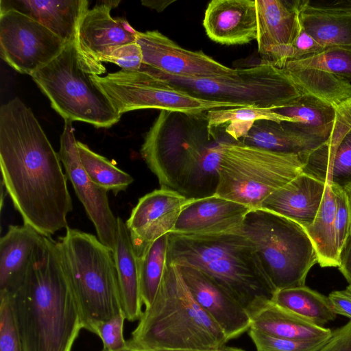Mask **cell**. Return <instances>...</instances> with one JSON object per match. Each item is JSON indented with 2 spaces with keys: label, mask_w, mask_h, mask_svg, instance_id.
<instances>
[{
  "label": "cell",
  "mask_w": 351,
  "mask_h": 351,
  "mask_svg": "<svg viewBox=\"0 0 351 351\" xmlns=\"http://www.w3.org/2000/svg\"><path fill=\"white\" fill-rule=\"evenodd\" d=\"M137 42L143 53V64L167 75L184 78H213L230 75V68L202 51H191L158 30L138 32Z\"/></svg>",
  "instance_id": "9a60e30c"
},
{
  "label": "cell",
  "mask_w": 351,
  "mask_h": 351,
  "mask_svg": "<svg viewBox=\"0 0 351 351\" xmlns=\"http://www.w3.org/2000/svg\"><path fill=\"white\" fill-rule=\"evenodd\" d=\"M338 268L351 287V232L340 252Z\"/></svg>",
  "instance_id": "f6af8a7d"
},
{
  "label": "cell",
  "mask_w": 351,
  "mask_h": 351,
  "mask_svg": "<svg viewBox=\"0 0 351 351\" xmlns=\"http://www.w3.org/2000/svg\"><path fill=\"white\" fill-rule=\"evenodd\" d=\"M282 69H311L326 71L351 82V46H334L319 53L287 61Z\"/></svg>",
  "instance_id": "d590c367"
},
{
  "label": "cell",
  "mask_w": 351,
  "mask_h": 351,
  "mask_svg": "<svg viewBox=\"0 0 351 351\" xmlns=\"http://www.w3.org/2000/svg\"><path fill=\"white\" fill-rule=\"evenodd\" d=\"M243 144L266 150L308 156L325 142L295 130L285 122L256 121L247 134L240 141Z\"/></svg>",
  "instance_id": "83f0119b"
},
{
  "label": "cell",
  "mask_w": 351,
  "mask_h": 351,
  "mask_svg": "<svg viewBox=\"0 0 351 351\" xmlns=\"http://www.w3.org/2000/svg\"><path fill=\"white\" fill-rule=\"evenodd\" d=\"M44 237L27 225L9 226L0 239V293H9L21 284L36 260Z\"/></svg>",
  "instance_id": "7402d4cb"
},
{
  "label": "cell",
  "mask_w": 351,
  "mask_h": 351,
  "mask_svg": "<svg viewBox=\"0 0 351 351\" xmlns=\"http://www.w3.org/2000/svg\"><path fill=\"white\" fill-rule=\"evenodd\" d=\"M92 80L121 115L130 111L151 108L197 114L215 109L239 107L231 103L195 97L143 64L139 70L121 69L103 77L93 75Z\"/></svg>",
  "instance_id": "8fae6325"
},
{
  "label": "cell",
  "mask_w": 351,
  "mask_h": 351,
  "mask_svg": "<svg viewBox=\"0 0 351 351\" xmlns=\"http://www.w3.org/2000/svg\"><path fill=\"white\" fill-rule=\"evenodd\" d=\"M284 70L304 94L313 95L335 108L351 99V82L342 77L311 69Z\"/></svg>",
  "instance_id": "1f68e13d"
},
{
  "label": "cell",
  "mask_w": 351,
  "mask_h": 351,
  "mask_svg": "<svg viewBox=\"0 0 351 351\" xmlns=\"http://www.w3.org/2000/svg\"><path fill=\"white\" fill-rule=\"evenodd\" d=\"M167 261L206 273L228 289L250 316L276 291L254 247L242 232L206 236L169 234Z\"/></svg>",
  "instance_id": "277c9868"
},
{
  "label": "cell",
  "mask_w": 351,
  "mask_h": 351,
  "mask_svg": "<svg viewBox=\"0 0 351 351\" xmlns=\"http://www.w3.org/2000/svg\"><path fill=\"white\" fill-rule=\"evenodd\" d=\"M178 267L195 301L222 329L228 340L249 330L250 314L228 289L199 269L186 265Z\"/></svg>",
  "instance_id": "ac0fdd59"
},
{
  "label": "cell",
  "mask_w": 351,
  "mask_h": 351,
  "mask_svg": "<svg viewBox=\"0 0 351 351\" xmlns=\"http://www.w3.org/2000/svg\"><path fill=\"white\" fill-rule=\"evenodd\" d=\"M317 351H351V319L332 332L330 337Z\"/></svg>",
  "instance_id": "b9f144b4"
},
{
  "label": "cell",
  "mask_w": 351,
  "mask_h": 351,
  "mask_svg": "<svg viewBox=\"0 0 351 351\" xmlns=\"http://www.w3.org/2000/svg\"><path fill=\"white\" fill-rule=\"evenodd\" d=\"M0 351H23L8 296L0 293Z\"/></svg>",
  "instance_id": "ab89813d"
},
{
  "label": "cell",
  "mask_w": 351,
  "mask_h": 351,
  "mask_svg": "<svg viewBox=\"0 0 351 351\" xmlns=\"http://www.w3.org/2000/svg\"><path fill=\"white\" fill-rule=\"evenodd\" d=\"M169 234L153 241L138 257L141 295L145 308L154 300L163 277L167 263Z\"/></svg>",
  "instance_id": "836d02e7"
},
{
  "label": "cell",
  "mask_w": 351,
  "mask_h": 351,
  "mask_svg": "<svg viewBox=\"0 0 351 351\" xmlns=\"http://www.w3.org/2000/svg\"><path fill=\"white\" fill-rule=\"evenodd\" d=\"M333 311L351 319V298L343 291H335L328 296Z\"/></svg>",
  "instance_id": "ee69618b"
},
{
  "label": "cell",
  "mask_w": 351,
  "mask_h": 351,
  "mask_svg": "<svg viewBox=\"0 0 351 351\" xmlns=\"http://www.w3.org/2000/svg\"><path fill=\"white\" fill-rule=\"evenodd\" d=\"M106 62H112L121 69L139 70L143 66V53L137 41L123 45L114 49Z\"/></svg>",
  "instance_id": "60d3db41"
},
{
  "label": "cell",
  "mask_w": 351,
  "mask_h": 351,
  "mask_svg": "<svg viewBox=\"0 0 351 351\" xmlns=\"http://www.w3.org/2000/svg\"><path fill=\"white\" fill-rule=\"evenodd\" d=\"M273 110L289 119L287 124L295 130L324 142L331 134L337 114V108L308 94Z\"/></svg>",
  "instance_id": "f1b7e54d"
},
{
  "label": "cell",
  "mask_w": 351,
  "mask_h": 351,
  "mask_svg": "<svg viewBox=\"0 0 351 351\" xmlns=\"http://www.w3.org/2000/svg\"><path fill=\"white\" fill-rule=\"evenodd\" d=\"M101 351H108V350H106V349L103 348L101 350ZM122 351H132V350L128 348V349L122 350Z\"/></svg>",
  "instance_id": "f907efd6"
},
{
  "label": "cell",
  "mask_w": 351,
  "mask_h": 351,
  "mask_svg": "<svg viewBox=\"0 0 351 351\" xmlns=\"http://www.w3.org/2000/svg\"><path fill=\"white\" fill-rule=\"evenodd\" d=\"M72 121H64L59 155L67 179L93 223L97 238L113 251L117 232V217L113 215L106 190L96 185L84 171L80 160Z\"/></svg>",
  "instance_id": "4fadbf2b"
},
{
  "label": "cell",
  "mask_w": 351,
  "mask_h": 351,
  "mask_svg": "<svg viewBox=\"0 0 351 351\" xmlns=\"http://www.w3.org/2000/svg\"><path fill=\"white\" fill-rule=\"evenodd\" d=\"M241 232L254 247L276 290L305 285L309 270L317 263V256L302 226L258 208L247 213Z\"/></svg>",
  "instance_id": "ba28073f"
},
{
  "label": "cell",
  "mask_w": 351,
  "mask_h": 351,
  "mask_svg": "<svg viewBox=\"0 0 351 351\" xmlns=\"http://www.w3.org/2000/svg\"><path fill=\"white\" fill-rule=\"evenodd\" d=\"M119 1H104L88 9L77 27L75 44L82 59L97 75L106 72L102 62L116 48L137 41L138 31L123 19H114L112 7Z\"/></svg>",
  "instance_id": "5bb4252c"
},
{
  "label": "cell",
  "mask_w": 351,
  "mask_h": 351,
  "mask_svg": "<svg viewBox=\"0 0 351 351\" xmlns=\"http://www.w3.org/2000/svg\"><path fill=\"white\" fill-rule=\"evenodd\" d=\"M248 334L257 351H317L328 339L299 341L271 336L253 328Z\"/></svg>",
  "instance_id": "8d00e7d4"
},
{
  "label": "cell",
  "mask_w": 351,
  "mask_h": 351,
  "mask_svg": "<svg viewBox=\"0 0 351 351\" xmlns=\"http://www.w3.org/2000/svg\"><path fill=\"white\" fill-rule=\"evenodd\" d=\"M271 302L317 326L324 327L336 317L328 297L308 287L276 290Z\"/></svg>",
  "instance_id": "4dcf8cb0"
},
{
  "label": "cell",
  "mask_w": 351,
  "mask_h": 351,
  "mask_svg": "<svg viewBox=\"0 0 351 351\" xmlns=\"http://www.w3.org/2000/svg\"><path fill=\"white\" fill-rule=\"evenodd\" d=\"M59 154L32 110L15 97L0 108L1 183L23 224L45 237L68 227L73 210Z\"/></svg>",
  "instance_id": "6da1fadb"
},
{
  "label": "cell",
  "mask_w": 351,
  "mask_h": 351,
  "mask_svg": "<svg viewBox=\"0 0 351 351\" xmlns=\"http://www.w3.org/2000/svg\"><path fill=\"white\" fill-rule=\"evenodd\" d=\"M344 190L348 197L351 205V186L346 187Z\"/></svg>",
  "instance_id": "c3c4849f"
},
{
  "label": "cell",
  "mask_w": 351,
  "mask_h": 351,
  "mask_svg": "<svg viewBox=\"0 0 351 351\" xmlns=\"http://www.w3.org/2000/svg\"><path fill=\"white\" fill-rule=\"evenodd\" d=\"M13 9L38 22L66 43L75 40L86 0H1L0 10Z\"/></svg>",
  "instance_id": "d4e9b609"
},
{
  "label": "cell",
  "mask_w": 351,
  "mask_h": 351,
  "mask_svg": "<svg viewBox=\"0 0 351 351\" xmlns=\"http://www.w3.org/2000/svg\"><path fill=\"white\" fill-rule=\"evenodd\" d=\"M302 29L324 49L351 46V1L299 0Z\"/></svg>",
  "instance_id": "603a6c76"
},
{
  "label": "cell",
  "mask_w": 351,
  "mask_h": 351,
  "mask_svg": "<svg viewBox=\"0 0 351 351\" xmlns=\"http://www.w3.org/2000/svg\"><path fill=\"white\" fill-rule=\"evenodd\" d=\"M80 162L90 178L98 186L117 195L125 191L133 178L119 169L105 157L92 151L86 145L77 142Z\"/></svg>",
  "instance_id": "e575fe53"
},
{
  "label": "cell",
  "mask_w": 351,
  "mask_h": 351,
  "mask_svg": "<svg viewBox=\"0 0 351 351\" xmlns=\"http://www.w3.org/2000/svg\"><path fill=\"white\" fill-rule=\"evenodd\" d=\"M126 319L124 313L111 319L95 323L90 332L101 340L103 348L108 351H122L128 348V341L123 337V324Z\"/></svg>",
  "instance_id": "74e56055"
},
{
  "label": "cell",
  "mask_w": 351,
  "mask_h": 351,
  "mask_svg": "<svg viewBox=\"0 0 351 351\" xmlns=\"http://www.w3.org/2000/svg\"><path fill=\"white\" fill-rule=\"evenodd\" d=\"M344 291L351 298V287L348 286Z\"/></svg>",
  "instance_id": "681fc988"
},
{
  "label": "cell",
  "mask_w": 351,
  "mask_h": 351,
  "mask_svg": "<svg viewBox=\"0 0 351 351\" xmlns=\"http://www.w3.org/2000/svg\"><path fill=\"white\" fill-rule=\"evenodd\" d=\"M6 294L23 351H72L85 322L51 237H44L27 275Z\"/></svg>",
  "instance_id": "7a4b0ae2"
},
{
  "label": "cell",
  "mask_w": 351,
  "mask_h": 351,
  "mask_svg": "<svg viewBox=\"0 0 351 351\" xmlns=\"http://www.w3.org/2000/svg\"><path fill=\"white\" fill-rule=\"evenodd\" d=\"M59 256L77 302L85 329L123 313L113 252L99 239L69 226L56 241Z\"/></svg>",
  "instance_id": "8992f818"
},
{
  "label": "cell",
  "mask_w": 351,
  "mask_h": 351,
  "mask_svg": "<svg viewBox=\"0 0 351 351\" xmlns=\"http://www.w3.org/2000/svg\"><path fill=\"white\" fill-rule=\"evenodd\" d=\"M320 208L313 221L304 228L311 239L322 267H338L339 255L335 243V197L332 186L326 183Z\"/></svg>",
  "instance_id": "f546056e"
},
{
  "label": "cell",
  "mask_w": 351,
  "mask_h": 351,
  "mask_svg": "<svg viewBox=\"0 0 351 351\" xmlns=\"http://www.w3.org/2000/svg\"><path fill=\"white\" fill-rule=\"evenodd\" d=\"M93 75L75 40L66 43L60 53L32 77L64 121L108 128L117 123L121 114L93 82Z\"/></svg>",
  "instance_id": "9c48e42d"
},
{
  "label": "cell",
  "mask_w": 351,
  "mask_h": 351,
  "mask_svg": "<svg viewBox=\"0 0 351 351\" xmlns=\"http://www.w3.org/2000/svg\"><path fill=\"white\" fill-rule=\"evenodd\" d=\"M174 1H142L141 3L146 7L154 9L158 12L165 10L169 5Z\"/></svg>",
  "instance_id": "7dc6e473"
},
{
  "label": "cell",
  "mask_w": 351,
  "mask_h": 351,
  "mask_svg": "<svg viewBox=\"0 0 351 351\" xmlns=\"http://www.w3.org/2000/svg\"><path fill=\"white\" fill-rule=\"evenodd\" d=\"M117 232L112 251L119 284L123 311L126 319H140L143 312L138 256L125 222L117 217Z\"/></svg>",
  "instance_id": "484cf974"
},
{
  "label": "cell",
  "mask_w": 351,
  "mask_h": 351,
  "mask_svg": "<svg viewBox=\"0 0 351 351\" xmlns=\"http://www.w3.org/2000/svg\"><path fill=\"white\" fill-rule=\"evenodd\" d=\"M203 26L208 38L221 45H243L256 40L255 0H213L206 9Z\"/></svg>",
  "instance_id": "44dd1931"
},
{
  "label": "cell",
  "mask_w": 351,
  "mask_h": 351,
  "mask_svg": "<svg viewBox=\"0 0 351 351\" xmlns=\"http://www.w3.org/2000/svg\"><path fill=\"white\" fill-rule=\"evenodd\" d=\"M148 69L195 97L239 107L278 108L289 105L304 94L282 68L265 62L237 69L230 75L213 78H184Z\"/></svg>",
  "instance_id": "30bf717a"
},
{
  "label": "cell",
  "mask_w": 351,
  "mask_h": 351,
  "mask_svg": "<svg viewBox=\"0 0 351 351\" xmlns=\"http://www.w3.org/2000/svg\"><path fill=\"white\" fill-rule=\"evenodd\" d=\"M250 328L280 338L322 341L328 339L332 332L301 318L271 300L250 314Z\"/></svg>",
  "instance_id": "4316f807"
},
{
  "label": "cell",
  "mask_w": 351,
  "mask_h": 351,
  "mask_svg": "<svg viewBox=\"0 0 351 351\" xmlns=\"http://www.w3.org/2000/svg\"><path fill=\"white\" fill-rule=\"evenodd\" d=\"M132 351H245L244 350L239 348L229 347L224 346L219 348L208 349V350H199V349H180V348H129Z\"/></svg>",
  "instance_id": "bcb514c9"
},
{
  "label": "cell",
  "mask_w": 351,
  "mask_h": 351,
  "mask_svg": "<svg viewBox=\"0 0 351 351\" xmlns=\"http://www.w3.org/2000/svg\"><path fill=\"white\" fill-rule=\"evenodd\" d=\"M188 199L176 191L161 187L138 199L125 222L138 257L153 241L172 232Z\"/></svg>",
  "instance_id": "e0dca14e"
},
{
  "label": "cell",
  "mask_w": 351,
  "mask_h": 351,
  "mask_svg": "<svg viewBox=\"0 0 351 351\" xmlns=\"http://www.w3.org/2000/svg\"><path fill=\"white\" fill-rule=\"evenodd\" d=\"M326 184L323 180L303 171L269 195L260 208L287 217L305 228L317 215Z\"/></svg>",
  "instance_id": "cb8c5ba5"
},
{
  "label": "cell",
  "mask_w": 351,
  "mask_h": 351,
  "mask_svg": "<svg viewBox=\"0 0 351 351\" xmlns=\"http://www.w3.org/2000/svg\"><path fill=\"white\" fill-rule=\"evenodd\" d=\"M255 3L261 62L282 68L293 59V44L301 29L299 0H255Z\"/></svg>",
  "instance_id": "2e32d148"
},
{
  "label": "cell",
  "mask_w": 351,
  "mask_h": 351,
  "mask_svg": "<svg viewBox=\"0 0 351 351\" xmlns=\"http://www.w3.org/2000/svg\"><path fill=\"white\" fill-rule=\"evenodd\" d=\"M208 130L213 133L217 128L226 125L225 132L235 141H240L258 120L290 122V120L271 108L254 106L235 107L211 110L206 112Z\"/></svg>",
  "instance_id": "d6a6232c"
},
{
  "label": "cell",
  "mask_w": 351,
  "mask_h": 351,
  "mask_svg": "<svg viewBox=\"0 0 351 351\" xmlns=\"http://www.w3.org/2000/svg\"><path fill=\"white\" fill-rule=\"evenodd\" d=\"M221 142L208 131L206 112L160 110L141 154L161 188L197 199L216 193Z\"/></svg>",
  "instance_id": "3957f363"
},
{
  "label": "cell",
  "mask_w": 351,
  "mask_h": 351,
  "mask_svg": "<svg viewBox=\"0 0 351 351\" xmlns=\"http://www.w3.org/2000/svg\"><path fill=\"white\" fill-rule=\"evenodd\" d=\"M304 172L343 189L351 186V99L337 108L330 136L308 156Z\"/></svg>",
  "instance_id": "d6986e66"
},
{
  "label": "cell",
  "mask_w": 351,
  "mask_h": 351,
  "mask_svg": "<svg viewBox=\"0 0 351 351\" xmlns=\"http://www.w3.org/2000/svg\"><path fill=\"white\" fill-rule=\"evenodd\" d=\"M324 49L302 27L293 44V60H299L304 57L320 53Z\"/></svg>",
  "instance_id": "7bdbcfd3"
},
{
  "label": "cell",
  "mask_w": 351,
  "mask_h": 351,
  "mask_svg": "<svg viewBox=\"0 0 351 351\" xmlns=\"http://www.w3.org/2000/svg\"><path fill=\"white\" fill-rule=\"evenodd\" d=\"M66 42L13 9L0 10L1 58L17 72L32 75L57 57Z\"/></svg>",
  "instance_id": "7c38bea8"
},
{
  "label": "cell",
  "mask_w": 351,
  "mask_h": 351,
  "mask_svg": "<svg viewBox=\"0 0 351 351\" xmlns=\"http://www.w3.org/2000/svg\"><path fill=\"white\" fill-rule=\"evenodd\" d=\"M228 341L195 301L179 267L167 261L155 298L143 312L128 344L130 348L208 350Z\"/></svg>",
  "instance_id": "5b68a950"
},
{
  "label": "cell",
  "mask_w": 351,
  "mask_h": 351,
  "mask_svg": "<svg viewBox=\"0 0 351 351\" xmlns=\"http://www.w3.org/2000/svg\"><path fill=\"white\" fill-rule=\"evenodd\" d=\"M336 202L335 243L339 255L351 232V205L343 189L332 186Z\"/></svg>",
  "instance_id": "f35d334b"
},
{
  "label": "cell",
  "mask_w": 351,
  "mask_h": 351,
  "mask_svg": "<svg viewBox=\"0 0 351 351\" xmlns=\"http://www.w3.org/2000/svg\"><path fill=\"white\" fill-rule=\"evenodd\" d=\"M250 208L216 194L189 199L171 233L206 236L241 232Z\"/></svg>",
  "instance_id": "ffe728a7"
},
{
  "label": "cell",
  "mask_w": 351,
  "mask_h": 351,
  "mask_svg": "<svg viewBox=\"0 0 351 351\" xmlns=\"http://www.w3.org/2000/svg\"><path fill=\"white\" fill-rule=\"evenodd\" d=\"M306 158L247 145L234 140L220 145L216 195L251 209L304 171Z\"/></svg>",
  "instance_id": "52a82bcc"
}]
</instances>
